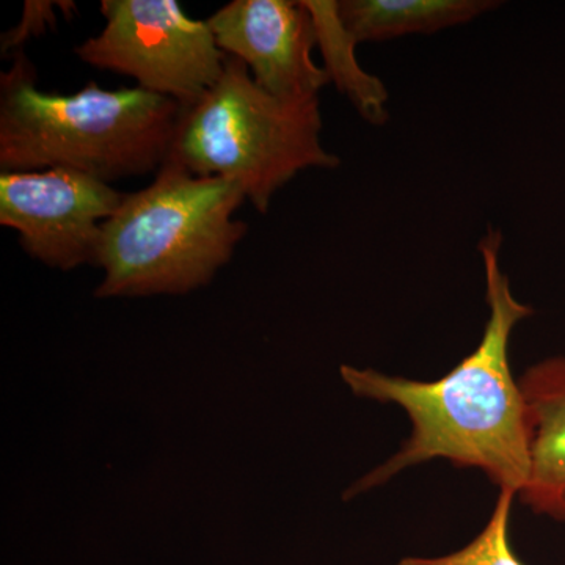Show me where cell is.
<instances>
[{
    "instance_id": "cell-4",
    "label": "cell",
    "mask_w": 565,
    "mask_h": 565,
    "mask_svg": "<svg viewBox=\"0 0 565 565\" xmlns=\"http://www.w3.org/2000/svg\"><path fill=\"white\" fill-rule=\"evenodd\" d=\"M321 132L319 98L270 95L243 61L228 55L218 81L182 109L169 159L196 177L234 182L264 214L275 192L303 170L340 167Z\"/></svg>"
},
{
    "instance_id": "cell-5",
    "label": "cell",
    "mask_w": 565,
    "mask_h": 565,
    "mask_svg": "<svg viewBox=\"0 0 565 565\" xmlns=\"http://www.w3.org/2000/svg\"><path fill=\"white\" fill-rule=\"evenodd\" d=\"M102 33L74 50L87 65L132 77L137 87L192 106L222 76L228 55L204 20L174 0H103Z\"/></svg>"
},
{
    "instance_id": "cell-12",
    "label": "cell",
    "mask_w": 565,
    "mask_h": 565,
    "mask_svg": "<svg viewBox=\"0 0 565 565\" xmlns=\"http://www.w3.org/2000/svg\"><path fill=\"white\" fill-rule=\"evenodd\" d=\"M61 6V2H29L24 3V14L17 28L11 29L10 32L3 33L2 36V51L7 52L13 47L20 46L22 41L31 39V36H39L47 29H54L57 22V14H55V7Z\"/></svg>"
},
{
    "instance_id": "cell-2",
    "label": "cell",
    "mask_w": 565,
    "mask_h": 565,
    "mask_svg": "<svg viewBox=\"0 0 565 565\" xmlns=\"http://www.w3.org/2000/svg\"><path fill=\"white\" fill-rule=\"evenodd\" d=\"M24 52L0 76V170L70 169L104 182L158 172L182 107L143 88L88 82L62 95L40 90Z\"/></svg>"
},
{
    "instance_id": "cell-11",
    "label": "cell",
    "mask_w": 565,
    "mask_h": 565,
    "mask_svg": "<svg viewBox=\"0 0 565 565\" xmlns=\"http://www.w3.org/2000/svg\"><path fill=\"white\" fill-rule=\"evenodd\" d=\"M516 494L500 492L489 522L470 544L444 556H408L396 565H526L515 555L509 537L512 503Z\"/></svg>"
},
{
    "instance_id": "cell-3",
    "label": "cell",
    "mask_w": 565,
    "mask_h": 565,
    "mask_svg": "<svg viewBox=\"0 0 565 565\" xmlns=\"http://www.w3.org/2000/svg\"><path fill=\"white\" fill-rule=\"evenodd\" d=\"M244 200L234 182L196 177L167 159L154 181L125 193L104 222L95 296H184L210 285L247 236V223L234 217Z\"/></svg>"
},
{
    "instance_id": "cell-6",
    "label": "cell",
    "mask_w": 565,
    "mask_h": 565,
    "mask_svg": "<svg viewBox=\"0 0 565 565\" xmlns=\"http://www.w3.org/2000/svg\"><path fill=\"white\" fill-rule=\"evenodd\" d=\"M125 193L76 170L0 172V225L14 230L36 262L73 270L95 264L104 222Z\"/></svg>"
},
{
    "instance_id": "cell-10",
    "label": "cell",
    "mask_w": 565,
    "mask_h": 565,
    "mask_svg": "<svg viewBox=\"0 0 565 565\" xmlns=\"http://www.w3.org/2000/svg\"><path fill=\"white\" fill-rule=\"evenodd\" d=\"M313 17L318 46L323 55L330 82L348 96L364 120L382 125L388 118L386 103L388 92L384 82L367 74L355 57L359 41L344 28L333 0H303Z\"/></svg>"
},
{
    "instance_id": "cell-7",
    "label": "cell",
    "mask_w": 565,
    "mask_h": 565,
    "mask_svg": "<svg viewBox=\"0 0 565 565\" xmlns=\"http://www.w3.org/2000/svg\"><path fill=\"white\" fill-rule=\"evenodd\" d=\"M206 21L221 51L243 61L270 95L319 98L330 84L313 58L318 36L303 0H233Z\"/></svg>"
},
{
    "instance_id": "cell-1",
    "label": "cell",
    "mask_w": 565,
    "mask_h": 565,
    "mask_svg": "<svg viewBox=\"0 0 565 565\" xmlns=\"http://www.w3.org/2000/svg\"><path fill=\"white\" fill-rule=\"evenodd\" d=\"M501 245L503 234L493 228L478 245L489 319L481 343L448 374L423 382L341 366V377L356 397L399 405L412 423L411 437L399 451L351 486L344 500L435 459L482 471L500 492H522L530 471L526 407L512 374L509 343L515 327L534 310L515 299L501 269Z\"/></svg>"
},
{
    "instance_id": "cell-9",
    "label": "cell",
    "mask_w": 565,
    "mask_h": 565,
    "mask_svg": "<svg viewBox=\"0 0 565 565\" xmlns=\"http://www.w3.org/2000/svg\"><path fill=\"white\" fill-rule=\"evenodd\" d=\"M500 6L497 0H341L338 13L360 44L429 35L467 24Z\"/></svg>"
},
{
    "instance_id": "cell-8",
    "label": "cell",
    "mask_w": 565,
    "mask_h": 565,
    "mask_svg": "<svg viewBox=\"0 0 565 565\" xmlns=\"http://www.w3.org/2000/svg\"><path fill=\"white\" fill-rule=\"evenodd\" d=\"M526 407L530 471L520 501L535 515L565 525V355L519 377Z\"/></svg>"
}]
</instances>
